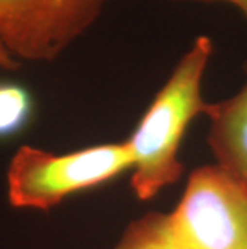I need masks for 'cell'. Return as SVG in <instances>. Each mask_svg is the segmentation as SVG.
<instances>
[{
	"label": "cell",
	"instance_id": "6da1fadb",
	"mask_svg": "<svg viewBox=\"0 0 247 249\" xmlns=\"http://www.w3.org/2000/svg\"><path fill=\"white\" fill-rule=\"evenodd\" d=\"M212 55V39L198 36L125 140L132 156L130 185L140 201L156 198L185 172L181 143L194 118L204 114L207 107L202 81Z\"/></svg>",
	"mask_w": 247,
	"mask_h": 249
},
{
	"label": "cell",
	"instance_id": "7a4b0ae2",
	"mask_svg": "<svg viewBox=\"0 0 247 249\" xmlns=\"http://www.w3.org/2000/svg\"><path fill=\"white\" fill-rule=\"evenodd\" d=\"M132 169L125 142L99 143L65 155L26 145L7 172V196L16 209L49 211L66 198L98 188Z\"/></svg>",
	"mask_w": 247,
	"mask_h": 249
},
{
	"label": "cell",
	"instance_id": "3957f363",
	"mask_svg": "<svg viewBox=\"0 0 247 249\" xmlns=\"http://www.w3.org/2000/svg\"><path fill=\"white\" fill-rule=\"evenodd\" d=\"M167 219L185 249H247V190L218 164L194 169Z\"/></svg>",
	"mask_w": 247,
	"mask_h": 249
},
{
	"label": "cell",
	"instance_id": "277c9868",
	"mask_svg": "<svg viewBox=\"0 0 247 249\" xmlns=\"http://www.w3.org/2000/svg\"><path fill=\"white\" fill-rule=\"evenodd\" d=\"M111 0H0V37L15 58L51 61Z\"/></svg>",
	"mask_w": 247,
	"mask_h": 249
},
{
	"label": "cell",
	"instance_id": "5b68a950",
	"mask_svg": "<svg viewBox=\"0 0 247 249\" xmlns=\"http://www.w3.org/2000/svg\"><path fill=\"white\" fill-rule=\"evenodd\" d=\"M207 142L220 167L247 190V68L246 81L231 97L207 103Z\"/></svg>",
	"mask_w": 247,
	"mask_h": 249
},
{
	"label": "cell",
	"instance_id": "8992f818",
	"mask_svg": "<svg viewBox=\"0 0 247 249\" xmlns=\"http://www.w3.org/2000/svg\"><path fill=\"white\" fill-rule=\"evenodd\" d=\"M34 111V97L28 87L13 81H0V142L28 129Z\"/></svg>",
	"mask_w": 247,
	"mask_h": 249
},
{
	"label": "cell",
	"instance_id": "52a82bcc",
	"mask_svg": "<svg viewBox=\"0 0 247 249\" xmlns=\"http://www.w3.org/2000/svg\"><path fill=\"white\" fill-rule=\"evenodd\" d=\"M114 249H185L172 235L167 213H148L130 222Z\"/></svg>",
	"mask_w": 247,
	"mask_h": 249
},
{
	"label": "cell",
	"instance_id": "ba28073f",
	"mask_svg": "<svg viewBox=\"0 0 247 249\" xmlns=\"http://www.w3.org/2000/svg\"><path fill=\"white\" fill-rule=\"evenodd\" d=\"M175 3H223L236 8L247 19V0H169Z\"/></svg>",
	"mask_w": 247,
	"mask_h": 249
},
{
	"label": "cell",
	"instance_id": "9c48e42d",
	"mask_svg": "<svg viewBox=\"0 0 247 249\" xmlns=\"http://www.w3.org/2000/svg\"><path fill=\"white\" fill-rule=\"evenodd\" d=\"M19 66L18 60L8 52V49L5 47L2 37H0V68L3 70H16Z\"/></svg>",
	"mask_w": 247,
	"mask_h": 249
}]
</instances>
